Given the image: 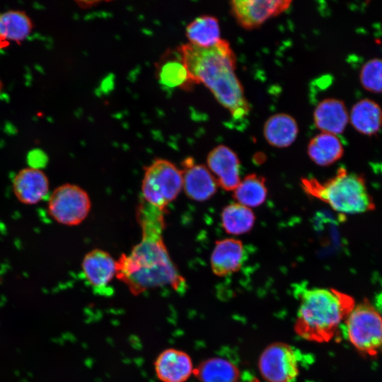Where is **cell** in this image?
<instances>
[{"label":"cell","instance_id":"22","mask_svg":"<svg viewBox=\"0 0 382 382\" xmlns=\"http://www.w3.org/2000/svg\"><path fill=\"white\" fill-rule=\"evenodd\" d=\"M186 36L190 42L201 47H210L220 40V28L216 18L202 16L196 18L186 27Z\"/></svg>","mask_w":382,"mask_h":382},{"label":"cell","instance_id":"9","mask_svg":"<svg viewBox=\"0 0 382 382\" xmlns=\"http://www.w3.org/2000/svg\"><path fill=\"white\" fill-rule=\"evenodd\" d=\"M291 1L237 0L230 2L231 13L238 23L245 29L259 27L290 6Z\"/></svg>","mask_w":382,"mask_h":382},{"label":"cell","instance_id":"14","mask_svg":"<svg viewBox=\"0 0 382 382\" xmlns=\"http://www.w3.org/2000/svg\"><path fill=\"white\" fill-rule=\"evenodd\" d=\"M243 243L235 238H225L215 243L210 257L213 273L218 277L228 276L238 272L245 260Z\"/></svg>","mask_w":382,"mask_h":382},{"label":"cell","instance_id":"6","mask_svg":"<svg viewBox=\"0 0 382 382\" xmlns=\"http://www.w3.org/2000/svg\"><path fill=\"white\" fill-rule=\"evenodd\" d=\"M182 189V170L171 161L157 158L144 168L142 199L149 204L165 212Z\"/></svg>","mask_w":382,"mask_h":382},{"label":"cell","instance_id":"13","mask_svg":"<svg viewBox=\"0 0 382 382\" xmlns=\"http://www.w3.org/2000/svg\"><path fill=\"white\" fill-rule=\"evenodd\" d=\"M12 186L13 193L20 202L35 204L47 195L50 184L42 170L30 167L18 172L13 179Z\"/></svg>","mask_w":382,"mask_h":382},{"label":"cell","instance_id":"18","mask_svg":"<svg viewBox=\"0 0 382 382\" xmlns=\"http://www.w3.org/2000/svg\"><path fill=\"white\" fill-rule=\"evenodd\" d=\"M263 132L265 138L270 145L284 148L295 141L299 127L293 117L285 113H278L267 119Z\"/></svg>","mask_w":382,"mask_h":382},{"label":"cell","instance_id":"12","mask_svg":"<svg viewBox=\"0 0 382 382\" xmlns=\"http://www.w3.org/2000/svg\"><path fill=\"white\" fill-rule=\"evenodd\" d=\"M154 369L157 378L162 382H185L193 374L194 366L187 353L169 348L157 357Z\"/></svg>","mask_w":382,"mask_h":382},{"label":"cell","instance_id":"15","mask_svg":"<svg viewBox=\"0 0 382 382\" xmlns=\"http://www.w3.org/2000/svg\"><path fill=\"white\" fill-rule=\"evenodd\" d=\"M316 127L322 132L335 135L342 133L349 121L345 103L337 98H325L320 101L313 112Z\"/></svg>","mask_w":382,"mask_h":382},{"label":"cell","instance_id":"25","mask_svg":"<svg viewBox=\"0 0 382 382\" xmlns=\"http://www.w3.org/2000/svg\"><path fill=\"white\" fill-rule=\"evenodd\" d=\"M359 81L366 91L382 93V58H373L366 62L359 71Z\"/></svg>","mask_w":382,"mask_h":382},{"label":"cell","instance_id":"20","mask_svg":"<svg viewBox=\"0 0 382 382\" xmlns=\"http://www.w3.org/2000/svg\"><path fill=\"white\" fill-rule=\"evenodd\" d=\"M193 374L200 382H238L240 371L231 361L211 357L194 368Z\"/></svg>","mask_w":382,"mask_h":382},{"label":"cell","instance_id":"7","mask_svg":"<svg viewBox=\"0 0 382 382\" xmlns=\"http://www.w3.org/2000/svg\"><path fill=\"white\" fill-rule=\"evenodd\" d=\"M91 207L88 193L81 187L70 183L55 188L47 203L49 215L66 226L81 224L88 215Z\"/></svg>","mask_w":382,"mask_h":382},{"label":"cell","instance_id":"5","mask_svg":"<svg viewBox=\"0 0 382 382\" xmlns=\"http://www.w3.org/2000/svg\"><path fill=\"white\" fill-rule=\"evenodd\" d=\"M342 328L346 338L361 354H382V315L368 300L354 306Z\"/></svg>","mask_w":382,"mask_h":382},{"label":"cell","instance_id":"24","mask_svg":"<svg viewBox=\"0 0 382 382\" xmlns=\"http://www.w3.org/2000/svg\"><path fill=\"white\" fill-rule=\"evenodd\" d=\"M267 190L265 178L255 173L246 175L233 190V196L241 204L247 207H256L266 199Z\"/></svg>","mask_w":382,"mask_h":382},{"label":"cell","instance_id":"3","mask_svg":"<svg viewBox=\"0 0 382 382\" xmlns=\"http://www.w3.org/2000/svg\"><path fill=\"white\" fill-rule=\"evenodd\" d=\"M299 296L294 332L314 342L332 340L355 306L351 296L335 289H306Z\"/></svg>","mask_w":382,"mask_h":382},{"label":"cell","instance_id":"19","mask_svg":"<svg viewBox=\"0 0 382 382\" xmlns=\"http://www.w3.org/2000/svg\"><path fill=\"white\" fill-rule=\"evenodd\" d=\"M307 152L316 164L328 166L342 158L344 147L337 135L321 132L309 141Z\"/></svg>","mask_w":382,"mask_h":382},{"label":"cell","instance_id":"21","mask_svg":"<svg viewBox=\"0 0 382 382\" xmlns=\"http://www.w3.org/2000/svg\"><path fill=\"white\" fill-rule=\"evenodd\" d=\"M32 28V21L23 11L0 13V45L23 41L30 35Z\"/></svg>","mask_w":382,"mask_h":382},{"label":"cell","instance_id":"27","mask_svg":"<svg viewBox=\"0 0 382 382\" xmlns=\"http://www.w3.org/2000/svg\"><path fill=\"white\" fill-rule=\"evenodd\" d=\"M249 382H260L257 378H253V380L250 381Z\"/></svg>","mask_w":382,"mask_h":382},{"label":"cell","instance_id":"1","mask_svg":"<svg viewBox=\"0 0 382 382\" xmlns=\"http://www.w3.org/2000/svg\"><path fill=\"white\" fill-rule=\"evenodd\" d=\"M164 215L165 212L141 199L136 211L141 240L116 261V277L134 295L166 286L178 291L185 284L163 241Z\"/></svg>","mask_w":382,"mask_h":382},{"label":"cell","instance_id":"17","mask_svg":"<svg viewBox=\"0 0 382 382\" xmlns=\"http://www.w3.org/2000/svg\"><path fill=\"white\" fill-rule=\"evenodd\" d=\"M349 117L354 129L366 136L378 134L382 127V108L369 98L357 101L352 106Z\"/></svg>","mask_w":382,"mask_h":382},{"label":"cell","instance_id":"23","mask_svg":"<svg viewBox=\"0 0 382 382\" xmlns=\"http://www.w3.org/2000/svg\"><path fill=\"white\" fill-rule=\"evenodd\" d=\"M221 219L222 227L226 233L241 235L253 228L255 216L250 208L236 202L223 209Z\"/></svg>","mask_w":382,"mask_h":382},{"label":"cell","instance_id":"26","mask_svg":"<svg viewBox=\"0 0 382 382\" xmlns=\"http://www.w3.org/2000/svg\"><path fill=\"white\" fill-rule=\"evenodd\" d=\"M158 79L162 84L171 88L190 83L187 71L181 59L163 63L158 70Z\"/></svg>","mask_w":382,"mask_h":382},{"label":"cell","instance_id":"2","mask_svg":"<svg viewBox=\"0 0 382 382\" xmlns=\"http://www.w3.org/2000/svg\"><path fill=\"white\" fill-rule=\"evenodd\" d=\"M179 52L190 83L205 85L234 119L249 115L250 107L235 72L236 56L226 40L210 47L186 43Z\"/></svg>","mask_w":382,"mask_h":382},{"label":"cell","instance_id":"11","mask_svg":"<svg viewBox=\"0 0 382 382\" xmlns=\"http://www.w3.org/2000/svg\"><path fill=\"white\" fill-rule=\"evenodd\" d=\"M183 166V188L189 198L203 202L216 193L218 183L207 166L195 163L192 158L185 159Z\"/></svg>","mask_w":382,"mask_h":382},{"label":"cell","instance_id":"4","mask_svg":"<svg viewBox=\"0 0 382 382\" xmlns=\"http://www.w3.org/2000/svg\"><path fill=\"white\" fill-rule=\"evenodd\" d=\"M301 186L306 194L327 203L340 213L357 214L376 208L364 178L345 168H340L334 177L323 183L314 178H302Z\"/></svg>","mask_w":382,"mask_h":382},{"label":"cell","instance_id":"8","mask_svg":"<svg viewBox=\"0 0 382 382\" xmlns=\"http://www.w3.org/2000/svg\"><path fill=\"white\" fill-rule=\"evenodd\" d=\"M258 369L267 382H294L300 371L298 356L291 345L273 342L261 352Z\"/></svg>","mask_w":382,"mask_h":382},{"label":"cell","instance_id":"16","mask_svg":"<svg viewBox=\"0 0 382 382\" xmlns=\"http://www.w3.org/2000/svg\"><path fill=\"white\" fill-rule=\"evenodd\" d=\"M81 267L86 279L98 289L107 286L116 274V260L108 252L98 248L85 255Z\"/></svg>","mask_w":382,"mask_h":382},{"label":"cell","instance_id":"10","mask_svg":"<svg viewBox=\"0 0 382 382\" xmlns=\"http://www.w3.org/2000/svg\"><path fill=\"white\" fill-rule=\"evenodd\" d=\"M207 168L218 185L227 191H233L241 182L240 161L236 154L225 145L214 148L207 158Z\"/></svg>","mask_w":382,"mask_h":382}]
</instances>
